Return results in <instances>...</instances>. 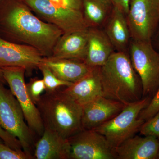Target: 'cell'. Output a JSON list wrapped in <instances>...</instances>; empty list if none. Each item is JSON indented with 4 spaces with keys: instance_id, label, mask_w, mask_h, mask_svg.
Instances as JSON below:
<instances>
[{
    "instance_id": "1",
    "label": "cell",
    "mask_w": 159,
    "mask_h": 159,
    "mask_svg": "<svg viewBox=\"0 0 159 159\" xmlns=\"http://www.w3.org/2000/svg\"><path fill=\"white\" fill-rule=\"evenodd\" d=\"M63 34L56 26L35 16L22 0L0 2V37L3 39L31 46L46 57L52 55Z\"/></svg>"
},
{
    "instance_id": "2",
    "label": "cell",
    "mask_w": 159,
    "mask_h": 159,
    "mask_svg": "<svg viewBox=\"0 0 159 159\" xmlns=\"http://www.w3.org/2000/svg\"><path fill=\"white\" fill-rule=\"evenodd\" d=\"M102 96L126 105L142 99L140 78L126 52H114L99 67Z\"/></svg>"
},
{
    "instance_id": "3",
    "label": "cell",
    "mask_w": 159,
    "mask_h": 159,
    "mask_svg": "<svg viewBox=\"0 0 159 159\" xmlns=\"http://www.w3.org/2000/svg\"><path fill=\"white\" fill-rule=\"evenodd\" d=\"M35 105L44 128L54 131L67 139L82 130L83 107L64 90L46 92Z\"/></svg>"
},
{
    "instance_id": "4",
    "label": "cell",
    "mask_w": 159,
    "mask_h": 159,
    "mask_svg": "<svg viewBox=\"0 0 159 159\" xmlns=\"http://www.w3.org/2000/svg\"><path fill=\"white\" fill-rule=\"evenodd\" d=\"M0 81V126L20 141L23 150L34 156L35 137L22 109L10 90Z\"/></svg>"
},
{
    "instance_id": "5",
    "label": "cell",
    "mask_w": 159,
    "mask_h": 159,
    "mask_svg": "<svg viewBox=\"0 0 159 159\" xmlns=\"http://www.w3.org/2000/svg\"><path fill=\"white\" fill-rule=\"evenodd\" d=\"M149 97L124 106L116 116L95 128L105 137L114 148L134 136L145 122L139 118L140 113L150 102Z\"/></svg>"
},
{
    "instance_id": "6",
    "label": "cell",
    "mask_w": 159,
    "mask_h": 159,
    "mask_svg": "<svg viewBox=\"0 0 159 159\" xmlns=\"http://www.w3.org/2000/svg\"><path fill=\"white\" fill-rule=\"evenodd\" d=\"M130 58L142 84V97L154 93L159 86V54L150 42L132 40Z\"/></svg>"
},
{
    "instance_id": "7",
    "label": "cell",
    "mask_w": 159,
    "mask_h": 159,
    "mask_svg": "<svg viewBox=\"0 0 159 159\" xmlns=\"http://www.w3.org/2000/svg\"><path fill=\"white\" fill-rule=\"evenodd\" d=\"M10 90L17 99L27 124L36 136L39 138L44 131V126L36 105L28 93L25 81V69L19 67L1 68Z\"/></svg>"
},
{
    "instance_id": "8",
    "label": "cell",
    "mask_w": 159,
    "mask_h": 159,
    "mask_svg": "<svg viewBox=\"0 0 159 159\" xmlns=\"http://www.w3.org/2000/svg\"><path fill=\"white\" fill-rule=\"evenodd\" d=\"M126 18L132 40L150 42L159 23V0H132Z\"/></svg>"
},
{
    "instance_id": "9",
    "label": "cell",
    "mask_w": 159,
    "mask_h": 159,
    "mask_svg": "<svg viewBox=\"0 0 159 159\" xmlns=\"http://www.w3.org/2000/svg\"><path fill=\"white\" fill-rule=\"evenodd\" d=\"M31 10L56 26L63 33L84 30L89 27L82 11L66 9L49 0H22Z\"/></svg>"
},
{
    "instance_id": "10",
    "label": "cell",
    "mask_w": 159,
    "mask_h": 159,
    "mask_svg": "<svg viewBox=\"0 0 159 159\" xmlns=\"http://www.w3.org/2000/svg\"><path fill=\"white\" fill-rule=\"evenodd\" d=\"M68 140L71 159H116L113 147L95 129H82Z\"/></svg>"
},
{
    "instance_id": "11",
    "label": "cell",
    "mask_w": 159,
    "mask_h": 159,
    "mask_svg": "<svg viewBox=\"0 0 159 159\" xmlns=\"http://www.w3.org/2000/svg\"><path fill=\"white\" fill-rule=\"evenodd\" d=\"M43 56L37 49L0 37V68L19 67L31 71L38 68Z\"/></svg>"
},
{
    "instance_id": "12",
    "label": "cell",
    "mask_w": 159,
    "mask_h": 159,
    "mask_svg": "<svg viewBox=\"0 0 159 159\" xmlns=\"http://www.w3.org/2000/svg\"><path fill=\"white\" fill-rule=\"evenodd\" d=\"M125 104L100 96L83 106V129H92L116 116Z\"/></svg>"
},
{
    "instance_id": "13",
    "label": "cell",
    "mask_w": 159,
    "mask_h": 159,
    "mask_svg": "<svg viewBox=\"0 0 159 159\" xmlns=\"http://www.w3.org/2000/svg\"><path fill=\"white\" fill-rule=\"evenodd\" d=\"M70 153L68 139L48 129H44L42 135L34 145V159H69Z\"/></svg>"
},
{
    "instance_id": "14",
    "label": "cell",
    "mask_w": 159,
    "mask_h": 159,
    "mask_svg": "<svg viewBox=\"0 0 159 159\" xmlns=\"http://www.w3.org/2000/svg\"><path fill=\"white\" fill-rule=\"evenodd\" d=\"M89 28L63 33L57 41L51 56L84 61L86 55Z\"/></svg>"
},
{
    "instance_id": "15",
    "label": "cell",
    "mask_w": 159,
    "mask_h": 159,
    "mask_svg": "<svg viewBox=\"0 0 159 159\" xmlns=\"http://www.w3.org/2000/svg\"><path fill=\"white\" fill-rule=\"evenodd\" d=\"M116 159H157L159 139L151 136H133L114 148Z\"/></svg>"
},
{
    "instance_id": "16",
    "label": "cell",
    "mask_w": 159,
    "mask_h": 159,
    "mask_svg": "<svg viewBox=\"0 0 159 159\" xmlns=\"http://www.w3.org/2000/svg\"><path fill=\"white\" fill-rule=\"evenodd\" d=\"M113 46L104 31L89 28L86 55L84 62L91 67L104 65L115 51Z\"/></svg>"
},
{
    "instance_id": "17",
    "label": "cell",
    "mask_w": 159,
    "mask_h": 159,
    "mask_svg": "<svg viewBox=\"0 0 159 159\" xmlns=\"http://www.w3.org/2000/svg\"><path fill=\"white\" fill-rule=\"evenodd\" d=\"M99 67H94L85 77L64 89L80 105L83 106L102 96Z\"/></svg>"
},
{
    "instance_id": "18",
    "label": "cell",
    "mask_w": 159,
    "mask_h": 159,
    "mask_svg": "<svg viewBox=\"0 0 159 159\" xmlns=\"http://www.w3.org/2000/svg\"><path fill=\"white\" fill-rule=\"evenodd\" d=\"M41 62L59 79L74 83L86 76L94 67L84 61L49 56L43 57Z\"/></svg>"
},
{
    "instance_id": "19",
    "label": "cell",
    "mask_w": 159,
    "mask_h": 159,
    "mask_svg": "<svg viewBox=\"0 0 159 159\" xmlns=\"http://www.w3.org/2000/svg\"><path fill=\"white\" fill-rule=\"evenodd\" d=\"M105 25L104 32L114 48L117 51L126 52L131 38L126 15L114 6Z\"/></svg>"
},
{
    "instance_id": "20",
    "label": "cell",
    "mask_w": 159,
    "mask_h": 159,
    "mask_svg": "<svg viewBox=\"0 0 159 159\" xmlns=\"http://www.w3.org/2000/svg\"><path fill=\"white\" fill-rule=\"evenodd\" d=\"M113 7L111 0H82L83 14L89 28L105 25Z\"/></svg>"
},
{
    "instance_id": "21",
    "label": "cell",
    "mask_w": 159,
    "mask_h": 159,
    "mask_svg": "<svg viewBox=\"0 0 159 159\" xmlns=\"http://www.w3.org/2000/svg\"><path fill=\"white\" fill-rule=\"evenodd\" d=\"M38 68L42 72L43 80L46 86V92H53L61 87H68L72 85V83L66 82L56 77L48 67L41 62Z\"/></svg>"
},
{
    "instance_id": "22",
    "label": "cell",
    "mask_w": 159,
    "mask_h": 159,
    "mask_svg": "<svg viewBox=\"0 0 159 159\" xmlns=\"http://www.w3.org/2000/svg\"><path fill=\"white\" fill-rule=\"evenodd\" d=\"M26 86L30 98L34 104H36L44 91L46 90L43 80L37 77L31 78L29 82L26 84Z\"/></svg>"
},
{
    "instance_id": "23",
    "label": "cell",
    "mask_w": 159,
    "mask_h": 159,
    "mask_svg": "<svg viewBox=\"0 0 159 159\" xmlns=\"http://www.w3.org/2000/svg\"><path fill=\"white\" fill-rule=\"evenodd\" d=\"M34 156L23 149L16 150L3 143H0V159H32Z\"/></svg>"
},
{
    "instance_id": "24",
    "label": "cell",
    "mask_w": 159,
    "mask_h": 159,
    "mask_svg": "<svg viewBox=\"0 0 159 159\" xmlns=\"http://www.w3.org/2000/svg\"><path fill=\"white\" fill-rule=\"evenodd\" d=\"M139 131L143 136L153 137L159 139V111L145 121Z\"/></svg>"
},
{
    "instance_id": "25",
    "label": "cell",
    "mask_w": 159,
    "mask_h": 159,
    "mask_svg": "<svg viewBox=\"0 0 159 159\" xmlns=\"http://www.w3.org/2000/svg\"><path fill=\"white\" fill-rule=\"evenodd\" d=\"M159 111V86L156 93L148 105L140 113L139 118L147 121Z\"/></svg>"
},
{
    "instance_id": "26",
    "label": "cell",
    "mask_w": 159,
    "mask_h": 159,
    "mask_svg": "<svg viewBox=\"0 0 159 159\" xmlns=\"http://www.w3.org/2000/svg\"><path fill=\"white\" fill-rule=\"evenodd\" d=\"M0 139L3 141L4 144L8 145L10 148L16 150L23 149L18 139L6 131L1 126H0Z\"/></svg>"
},
{
    "instance_id": "27",
    "label": "cell",
    "mask_w": 159,
    "mask_h": 159,
    "mask_svg": "<svg viewBox=\"0 0 159 159\" xmlns=\"http://www.w3.org/2000/svg\"><path fill=\"white\" fill-rule=\"evenodd\" d=\"M66 9L82 11V0H49Z\"/></svg>"
},
{
    "instance_id": "28",
    "label": "cell",
    "mask_w": 159,
    "mask_h": 159,
    "mask_svg": "<svg viewBox=\"0 0 159 159\" xmlns=\"http://www.w3.org/2000/svg\"><path fill=\"white\" fill-rule=\"evenodd\" d=\"M132 0H111L114 6L121 10L125 15L129 11V6Z\"/></svg>"
},
{
    "instance_id": "29",
    "label": "cell",
    "mask_w": 159,
    "mask_h": 159,
    "mask_svg": "<svg viewBox=\"0 0 159 159\" xmlns=\"http://www.w3.org/2000/svg\"><path fill=\"white\" fill-rule=\"evenodd\" d=\"M0 81L2 82L3 84H5L6 83V80L4 78V75H3L2 70L1 68H0Z\"/></svg>"
},
{
    "instance_id": "30",
    "label": "cell",
    "mask_w": 159,
    "mask_h": 159,
    "mask_svg": "<svg viewBox=\"0 0 159 159\" xmlns=\"http://www.w3.org/2000/svg\"><path fill=\"white\" fill-rule=\"evenodd\" d=\"M157 159H159V150H158V152L157 156Z\"/></svg>"
},
{
    "instance_id": "31",
    "label": "cell",
    "mask_w": 159,
    "mask_h": 159,
    "mask_svg": "<svg viewBox=\"0 0 159 159\" xmlns=\"http://www.w3.org/2000/svg\"><path fill=\"white\" fill-rule=\"evenodd\" d=\"M1 139H0V143H2V141H1Z\"/></svg>"
},
{
    "instance_id": "32",
    "label": "cell",
    "mask_w": 159,
    "mask_h": 159,
    "mask_svg": "<svg viewBox=\"0 0 159 159\" xmlns=\"http://www.w3.org/2000/svg\"><path fill=\"white\" fill-rule=\"evenodd\" d=\"M1 1H2V0H0V2H1Z\"/></svg>"
}]
</instances>
